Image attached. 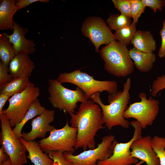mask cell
<instances>
[{
  "instance_id": "25",
  "label": "cell",
  "mask_w": 165,
  "mask_h": 165,
  "mask_svg": "<svg viewBox=\"0 0 165 165\" xmlns=\"http://www.w3.org/2000/svg\"><path fill=\"white\" fill-rule=\"evenodd\" d=\"M106 22L110 28L115 31L128 26L131 23L130 18L122 14H111Z\"/></svg>"
},
{
  "instance_id": "10",
  "label": "cell",
  "mask_w": 165,
  "mask_h": 165,
  "mask_svg": "<svg viewBox=\"0 0 165 165\" xmlns=\"http://www.w3.org/2000/svg\"><path fill=\"white\" fill-rule=\"evenodd\" d=\"M140 101L130 105L123 113V117L127 119L134 118L139 123L142 129L152 125L159 111V101L152 96L147 98L146 94L140 93Z\"/></svg>"
},
{
  "instance_id": "9",
  "label": "cell",
  "mask_w": 165,
  "mask_h": 165,
  "mask_svg": "<svg viewBox=\"0 0 165 165\" xmlns=\"http://www.w3.org/2000/svg\"><path fill=\"white\" fill-rule=\"evenodd\" d=\"M1 124L0 142L13 165H23L28 163L27 151L19 138L13 132L12 127L5 115L0 113Z\"/></svg>"
},
{
  "instance_id": "5",
  "label": "cell",
  "mask_w": 165,
  "mask_h": 165,
  "mask_svg": "<svg viewBox=\"0 0 165 165\" xmlns=\"http://www.w3.org/2000/svg\"><path fill=\"white\" fill-rule=\"evenodd\" d=\"M48 99L52 106L69 114L75 113L78 102H83L88 99L84 92L77 87L71 90L64 86L57 79L48 80Z\"/></svg>"
},
{
  "instance_id": "24",
  "label": "cell",
  "mask_w": 165,
  "mask_h": 165,
  "mask_svg": "<svg viewBox=\"0 0 165 165\" xmlns=\"http://www.w3.org/2000/svg\"><path fill=\"white\" fill-rule=\"evenodd\" d=\"M137 31L136 24L132 22L130 25L116 31L114 35L118 42L127 46L130 43Z\"/></svg>"
},
{
  "instance_id": "17",
  "label": "cell",
  "mask_w": 165,
  "mask_h": 165,
  "mask_svg": "<svg viewBox=\"0 0 165 165\" xmlns=\"http://www.w3.org/2000/svg\"><path fill=\"white\" fill-rule=\"evenodd\" d=\"M19 138L28 152L27 157L34 165H53V160L43 153L38 142L35 141H27L22 137Z\"/></svg>"
},
{
  "instance_id": "32",
  "label": "cell",
  "mask_w": 165,
  "mask_h": 165,
  "mask_svg": "<svg viewBox=\"0 0 165 165\" xmlns=\"http://www.w3.org/2000/svg\"><path fill=\"white\" fill-rule=\"evenodd\" d=\"M145 6L152 9L154 13L157 10H162V8L165 5L164 0H141Z\"/></svg>"
},
{
  "instance_id": "34",
  "label": "cell",
  "mask_w": 165,
  "mask_h": 165,
  "mask_svg": "<svg viewBox=\"0 0 165 165\" xmlns=\"http://www.w3.org/2000/svg\"><path fill=\"white\" fill-rule=\"evenodd\" d=\"M49 1L48 0H17L16 1V3L19 9L35 2H41L48 3Z\"/></svg>"
},
{
  "instance_id": "19",
  "label": "cell",
  "mask_w": 165,
  "mask_h": 165,
  "mask_svg": "<svg viewBox=\"0 0 165 165\" xmlns=\"http://www.w3.org/2000/svg\"><path fill=\"white\" fill-rule=\"evenodd\" d=\"M130 57L137 69L143 73L147 72L153 68L156 57L153 52L141 51L134 47L129 50Z\"/></svg>"
},
{
  "instance_id": "21",
  "label": "cell",
  "mask_w": 165,
  "mask_h": 165,
  "mask_svg": "<svg viewBox=\"0 0 165 165\" xmlns=\"http://www.w3.org/2000/svg\"><path fill=\"white\" fill-rule=\"evenodd\" d=\"M46 109L41 105L38 98L33 101L22 120L13 129L16 137L17 138L22 137V130L24 125L30 120L41 114Z\"/></svg>"
},
{
  "instance_id": "20",
  "label": "cell",
  "mask_w": 165,
  "mask_h": 165,
  "mask_svg": "<svg viewBox=\"0 0 165 165\" xmlns=\"http://www.w3.org/2000/svg\"><path fill=\"white\" fill-rule=\"evenodd\" d=\"M130 43L134 48L144 52H153L156 49L155 40L148 31H137Z\"/></svg>"
},
{
  "instance_id": "29",
  "label": "cell",
  "mask_w": 165,
  "mask_h": 165,
  "mask_svg": "<svg viewBox=\"0 0 165 165\" xmlns=\"http://www.w3.org/2000/svg\"><path fill=\"white\" fill-rule=\"evenodd\" d=\"M165 89V75L157 76L152 82L151 94L155 97L161 90Z\"/></svg>"
},
{
  "instance_id": "23",
  "label": "cell",
  "mask_w": 165,
  "mask_h": 165,
  "mask_svg": "<svg viewBox=\"0 0 165 165\" xmlns=\"http://www.w3.org/2000/svg\"><path fill=\"white\" fill-rule=\"evenodd\" d=\"M13 44L3 32L0 35V58L5 65L8 66L10 61L16 56Z\"/></svg>"
},
{
  "instance_id": "37",
  "label": "cell",
  "mask_w": 165,
  "mask_h": 165,
  "mask_svg": "<svg viewBox=\"0 0 165 165\" xmlns=\"http://www.w3.org/2000/svg\"><path fill=\"white\" fill-rule=\"evenodd\" d=\"M1 165H13L11 161L8 158L6 161L4 162Z\"/></svg>"
},
{
  "instance_id": "16",
  "label": "cell",
  "mask_w": 165,
  "mask_h": 165,
  "mask_svg": "<svg viewBox=\"0 0 165 165\" xmlns=\"http://www.w3.org/2000/svg\"><path fill=\"white\" fill-rule=\"evenodd\" d=\"M9 74L14 78H29L35 68L34 63L28 55H16L8 66Z\"/></svg>"
},
{
  "instance_id": "6",
  "label": "cell",
  "mask_w": 165,
  "mask_h": 165,
  "mask_svg": "<svg viewBox=\"0 0 165 165\" xmlns=\"http://www.w3.org/2000/svg\"><path fill=\"white\" fill-rule=\"evenodd\" d=\"M40 95L39 88L31 82L24 91L9 99L8 108L3 110L1 113L5 115L12 127L20 122L31 104Z\"/></svg>"
},
{
  "instance_id": "4",
  "label": "cell",
  "mask_w": 165,
  "mask_h": 165,
  "mask_svg": "<svg viewBox=\"0 0 165 165\" xmlns=\"http://www.w3.org/2000/svg\"><path fill=\"white\" fill-rule=\"evenodd\" d=\"M57 79L62 84L69 83L76 86L84 92L88 100L97 92L106 91L110 94L117 91L116 81L97 80L80 69L70 72L60 73Z\"/></svg>"
},
{
  "instance_id": "36",
  "label": "cell",
  "mask_w": 165,
  "mask_h": 165,
  "mask_svg": "<svg viewBox=\"0 0 165 165\" xmlns=\"http://www.w3.org/2000/svg\"><path fill=\"white\" fill-rule=\"evenodd\" d=\"M8 155L5 152L3 147L2 146L0 148V165L8 158Z\"/></svg>"
},
{
  "instance_id": "26",
  "label": "cell",
  "mask_w": 165,
  "mask_h": 165,
  "mask_svg": "<svg viewBox=\"0 0 165 165\" xmlns=\"http://www.w3.org/2000/svg\"><path fill=\"white\" fill-rule=\"evenodd\" d=\"M152 145L159 158L160 165H165V138L154 136L152 138Z\"/></svg>"
},
{
  "instance_id": "38",
  "label": "cell",
  "mask_w": 165,
  "mask_h": 165,
  "mask_svg": "<svg viewBox=\"0 0 165 165\" xmlns=\"http://www.w3.org/2000/svg\"><path fill=\"white\" fill-rule=\"evenodd\" d=\"M144 163V162L143 161H140L138 162V163H137L134 164V165H141Z\"/></svg>"
},
{
  "instance_id": "27",
  "label": "cell",
  "mask_w": 165,
  "mask_h": 165,
  "mask_svg": "<svg viewBox=\"0 0 165 165\" xmlns=\"http://www.w3.org/2000/svg\"><path fill=\"white\" fill-rule=\"evenodd\" d=\"M131 16L133 22L136 24L142 13L144 12L146 6L141 0H130Z\"/></svg>"
},
{
  "instance_id": "12",
  "label": "cell",
  "mask_w": 165,
  "mask_h": 165,
  "mask_svg": "<svg viewBox=\"0 0 165 165\" xmlns=\"http://www.w3.org/2000/svg\"><path fill=\"white\" fill-rule=\"evenodd\" d=\"M82 32L94 44L97 52H99V48L101 45H107L116 40L109 27L102 19L98 17L86 19L82 24Z\"/></svg>"
},
{
  "instance_id": "30",
  "label": "cell",
  "mask_w": 165,
  "mask_h": 165,
  "mask_svg": "<svg viewBox=\"0 0 165 165\" xmlns=\"http://www.w3.org/2000/svg\"><path fill=\"white\" fill-rule=\"evenodd\" d=\"M63 153L60 151H52L48 154L53 160V165H71V163L65 158Z\"/></svg>"
},
{
  "instance_id": "3",
  "label": "cell",
  "mask_w": 165,
  "mask_h": 165,
  "mask_svg": "<svg viewBox=\"0 0 165 165\" xmlns=\"http://www.w3.org/2000/svg\"><path fill=\"white\" fill-rule=\"evenodd\" d=\"M104 61L105 70L118 77H125L131 74L134 64L127 46L115 40L103 47L99 51Z\"/></svg>"
},
{
  "instance_id": "18",
  "label": "cell",
  "mask_w": 165,
  "mask_h": 165,
  "mask_svg": "<svg viewBox=\"0 0 165 165\" xmlns=\"http://www.w3.org/2000/svg\"><path fill=\"white\" fill-rule=\"evenodd\" d=\"M19 9L15 0H2L0 3V30H13V18Z\"/></svg>"
},
{
  "instance_id": "7",
  "label": "cell",
  "mask_w": 165,
  "mask_h": 165,
  "mask_svg": "<svg viewBox=\"0 0 165 165\" xmlns=\"http://www.w3.org/2000/svg\"><path fill=\"white\" fill-rule=\"evenodd\" d=\"M77 129L70 126L67 120L65 126L59 129L55 128L47 138L38 141L44 152L60 151L73 153L75 151Z\"/></svg>"
},
{
  "instance_id": "33",
  "label": "cell",
  "mask_w": 165,
  "mask_h": 165,
  "mask_svg": "<svg viewBox=\"0 0 165 165\" xmlns=\"http://www.w3.org/2000/svg\"><path fill=\"white\" fill-rule=\"evenodd\" d=\"M163 27L160 31L161 39V43L158 53V57L161 58L165 57V20L163 23Z\"/></svg>"
},
{
  "instance_id": "11",
  "label": "cell",
  "mask_w": 165,
  "mask_h": 165,
  "mask_svg": "<svg viewBox=\"0 0 165 165\" xmlns=\"http://www.w3.org/2000/svg\"><path fill=\"white\" fill-rule=\"evenodd\" d=\"M130 125L134 129L132 138L126 142L119 143L117 142L112 155L105 160L98 161L97 165H132L139 162L138 159L131 156L130 148L134 141L142 137V129L136 120L131 121Z\"/></svg>"
},
{
  "instance_id": "35",
  "label": "cell",
  "mask_w": 165,
  "mask_h": 165,
  "mask_svg": "<svg viewBox=\"0 0 165 165\" xmlns=\"http://www.w3.org/2000/svg\"><path fill=\"white\" fill-rule=\"evenodd\" d=\"M10 97L8 95L2 93L0 94V113L2 112L3 108L7 100Z\"/></svg>"
},
{
  "instance_id": "2",
  "label": "cell",
  "mask_w": 165,
  "mask_h": 165,
  "mask_svg": "<svg viewBox=\"0 0 165 165\" xmlns=\"http://www.w3.org/2000/svg\"><path fill=\"white\" fill-rule=\"evenodd\" d=\"M131 84L130 78H128L123 84L122 91H117L109 94L108 105L103 103L99 93H96L91 97L92 100L101 107L105 124L108 130L117 126L126 129L129 128L130 122L124 118L123 113L128 107L130 99Z\"/></svg>"
},
{
  "instance_id": "13",
  "label": "cell",
  "mask_w": 165,
  "mask_h": 165,
  "mask_svg": "<svg viewBox=\"0 0 165 165\" xmlns=\"http://www.w3.org/2000/svg\"><path fill=\"white\" fill-rule=\"evenodd\" d=\"M55 111L46 109L40 115L32 119L31 130L22 133V137L27 141H33L37 138H45L47 132L55 129L50 124L55 119Z\"/></svg>"
},
{
  "instance_id": "15",
  "label": "cell",
  "mask_w": 165,
  "mask_h": 165,
  "mask_svg": "<svg viewBox=\"0 0 165 165\" xmlns=\"http://www.w3.org/2000/svg\"><path fill=\"white\" fill-rule=\"evenodd\" d=\"M13 32L11 35H6L14 46L16 55L31 54L36 51L35 44L33 40L26 39L25 36L28 29L15 22Z\"/></svg>"
},
{
  "instance_id": "1",
  "label": "cell",
  "mask_w": 165,
  "mask_h": 165,
  "mask_svg": "<svg viewBox=\"0 0 165 165\" xmlns=\"http://www.w3.org/2000/svg\"><path fill=\"white\" fill-rule=\"evenodd\" d=\"M71 126L77 129L75 149L95 148V137L105 124L101 108L92 100L81 103L75 113L69 114Z\"/></svg>"
},
{
  "instance_id": "8",
  "label": "cell",
  "mask_w": 165,
  "mask_h": 165,
  "mask_svg": "<svg viewBox=\"0 0 165 165\" xmlns=\"http://www.w3.org/2000/svg\"><path fill=\"white\" fill-rule=\"evenodd\" d=\"M117 142L114 136L108 135L102 138L101 142L95 148L84 150L76 155L67 152L63 154L71 165H97L98 161L105 160L112 155Z\"/></svg>"
},
{
  "instance_id": "14",
  "label": "cell",
  "mask_w": 165,
  "mask_h": 165,
  "mask_svg": "<svg viewBox=\"0 0 165 165\" xmlns=\"http://www.w3.org/2000/svg\"><path fill=\"white\" fill-rule=\"evenodd\" d=\"M130 148L131 156L145 162L146 165H160L159 158L152 147L150 136H144L135 140Z\"/></svg>"
},
{
  "instance_id": "22",
  "label": "cell",
  "mask_w": 165,
  "mask_h": 165,
  "mask_svg": "<svg viewBox=\"0 0 165 165\" xmlns=\"http://www.w3.org/2000/svg\"><path fill=\"white\" fill-rule=\"evenodd\" d=\"M31 83L28 78H14L0 87V93L6 94L10 97L24 91Z\"/></svg>"
},
{
  "instance_id": "28",
  "label": "cell",
  "mask_w": 165,
  "mask_h": 165,
  "mask_svg": "<svg viewBox=\"0 0 165 165\" xmlns=\"http://www.w3.org/2000/svg\"><path fill=\"white\" fill-rule=\"evenodd\" d=\"M115 7L121 14L131 18V5L130 0H112Z\"/></svg>"
},
{
  "instance_id": "31",
  "label": "cell",
  "mask_w": 165,
  "mask_h": 165,
  "mask_svg": "<svg viewBox=\"0 0 165 165\" xmlns=\"http://www.w3.org/2000/svg\"><path fill=\"white\" fill-rule=\"evenodd\" d=\"M8 66L0 62V87L12 81L13 78L9 74Z\"/></svg>"
}]
</instances>
